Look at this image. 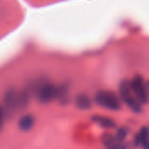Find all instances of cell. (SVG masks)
Listing matches in <instances>:
<instances>
[{
    "label": "cell",
    "instance_id": "cell-1",
    "mask_svg": "<svg viewBox=\"0 0 149 149\" xmlns=\"http://www.w3.org/2000/svg\"><path fill=\"white\" fill-rule=\"evenodd\" d=\"M31 93L26 90L17 91L14 88L9 89L4 95L3 109L6 116L11 117L18 111L25 109L28 106Z\"/></svg>",
    "mask_w": 149,
    "mask_h": 149
},
{
    "label": "cell",
    "instance_id": "cell-2",
    "mask_svg": "<svg viewBox=\"0 0 149 149\" xmlns=\"http://www.w3.org/2000/svg\"><path fill=\"white\" fill-rule=\"evenodd\" d=\"M28 91L34 93L39 102L43 104L49 103L57 97V86L45 79H39L34 81Z\"/></svg>",
    "mask_w": 149,
    "mask_h": 149
},
{
    "label": "cell",
    "instance_id": "cell-3",
    "mask_svg": "<svg viewBox=\"0 0 149 149\" xmlns=\"http://www.w3.org/2000/svg\"><path fill=\"white\" fill-rule=\"evenodd\" d=\"M94 101L97 105L108 110L118 111L121 108V102L119 97L111 91L100 90L95 93Z\"/></svg>",
    "mask_w": 149,
    "mask_h": 149
},
{
    "label": "cell",
    "instance_id": "cell-4",
    "mask_svg": "<svg viewBox=\"0 0 149 149\" xmlns=\"http://www.w3.org/2000/svg\"><path fill=\"white\" fill-rule=\"evenodd\" d=\"M120 95L123 102H125L132 111L134 113H141L142 111L141 103L137 100L134 94L130 82L127 80H122L120 85Z\"/></svg>",
    "mask_w": 149,
    "mask_h": 149
},
{
    "label": "cell",
    "instance_id": "cell-5",
    "mask_svg": "<svg viewBox=\"0 0 149 149\" xmlns=\"http://www.w3.org/2000/svg\"><path fill=\"white\" fill-rule=\"evenodd\" d=\"M130 85H131L132 91L135 95V97L137 98V100L141 104H147L149 100L146 83L144 82L143 78L140 75L135 76L130 82Z\"/></svg>",
    "mask_w": 149,
    "mask_h": 149
},
{
    "label": "cell",
    "instance_id": "cell-6",
    "mask_svg": "<svg viewBox=\"0 0 149 149\" xmlns=\"http://www.w3.org/2000/svg\"><path fill=\"white\" fill-rule=\"evenodd\" d=\"M35 124V118L31 114H26L20 118L18 121V127L23 132L30 131Z\"/></svg>",
    "mask_w": 149,
    "mask_h": 149
},
{
    "label": "cell",
    "instance_id": "cell-7",
    "mask_svg": "<svg viewBox=\"0 0 149 149\" xmlns=\"http://www.w3.org/2000/svg\"><path fill=\"white\" fill-rule=\"evenodd\" d=\"M75 106L79 110H89L92 107V101L87 95L80 93L75 98Z\"/></svg>",
    "mask_w": 149,
    "mask_h": 149
},
{
    "label": "cell",
    "instance_id": "cell-8",
    "mask_svg": "<svg viewBox=\"0 0 149 149\" xmlns=\"http://www.w3.org/2000/svg\"><path fill=\"white\" fill-rule=\"evenodd\" d=\"M56 99L63 105H65L69 101V87L67 84H61L57 86V97Z\"/></svg>",
    "mask_w": 149,
    "mask_h": 149
},
{
    "label": "cell",
    "instance_id": "cell-9",
    "mask_svg": "<svg viewBox=\"0 0 149 149\" xmlns=\"http://www.w3.org/2000/svg\"><path fill=\"white\" fill-rule=\"evenodd\" d=\"M92 120L103 128H114L116 127L114 120H113L110 118L105 117V116L94 115L92 117Z\"/></svg>",
    "mask_w": 149,
    "mask_h": 149
},
{
    "label": "cell",
    "instance_id": "cell-10",
    "mask_svg": "<svg viewBox=\"0 0 149 149\" xmlns=\"http://www.w3.org/2000/svg\"><path fill=\"white\" fill-rule=\"evenodd\" d=\"M100 140H101L102 144L108 149L111 148L112 147H113L119 143L116 140V137L111 134H103Z\"/></svg>",
    "mask_w": 149,
    "mask_h": 149
},
{
    "label": "cell",
    "instance_id": "cell-11",
    "mask_svg": "<svg viewBox=\"0 0 149 149\" xmlns=\"http://www.w3.org/2000/svg\"><path fill=\"white\" fill-rule=\"evenodd\" d=\"M140 138V143L142 145L144 149H149V130L147 127H142L140 134H138Z\"/></svg>",
    "mask_w": 149,
    "mask_h": 149
},
{
    "label": "cell",
    "instance_id": "cell-12",
    "mask_svg": "<svg viewBox=\"0 0 149 149\" xmlns=\"http://www.w3.org/2000/svg\"><path fill=\"white\" fill-rule=\"evenodd\" d=\"M127 134V130H126L125 128H120V129L118 130L116 135H115L117 141H118L119 143L122 142V141L126 139Z\"/></svg>",
    "mask_w": 149,
    "mask_h": 149
},
{
    "label": "cell",
    "instance_id": "cell-13",
    "mask_svg": "<svg viewBox=\"0 0 149 149\" xmlns=\"http://www.w3.org/2000/svg\"><path fill=\"white\" fill-rule=\"evenodd\" d=\"M5 116H6V114H5V112H4L3 107H2V106L0 105V133L2 132L3 127Z\"/></svg>",
    "mask_w": 149,
    "mask_h": 149
},
{
    "label": "cell",
    "instance_id": "cell-14",
    "mask_svg": "<svg viewBox=\"0 0 149 149\" xmlns=\"http://www.w3.org/2000/svg\"><path fill=\"white\" fill-rule=\"evenodd\" d=\"M109 149H126V148H125L121 143H118V144H116L115 146L112 147L111 148Z\"/></svg>",
    "mask_w": 149,
    "mask_h": 149
},
{
    "label": "cell",
    "instance_id": "cell-15",
    "mask_svg": "<svg viewBox=\"0 0 149 149\" xmlns=\"http://www.w3.org/2000/svg\"><path fill=\"white\" fill-rule=\"evenodd\" d=\"M146 86H147V91H148V100H149V80L146 83Z\"/></svg>",
    "mask_w": 149,
    "mask_h": 149
}]
</instances>
